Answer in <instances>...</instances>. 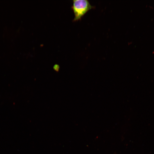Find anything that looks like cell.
Returning a JSON list of instances; mask_svg holds the SVG:
<instances>
[{"label": "cell", "instance_id": "cell-1", "mask_svg": "<svg viewBox=\"0 0 154 154\" xmlns=\"http://www.w3.org/2000/svg\"><path fill=\"white\" fill-rule=\"evenodd\" d=\"M74 17L73 21H76L80 20L89 10L94 7L87 0H74L73 1L72 7Z\"/></svg>", "mask_w": 154, "mask_h": 154}]
</instances>
